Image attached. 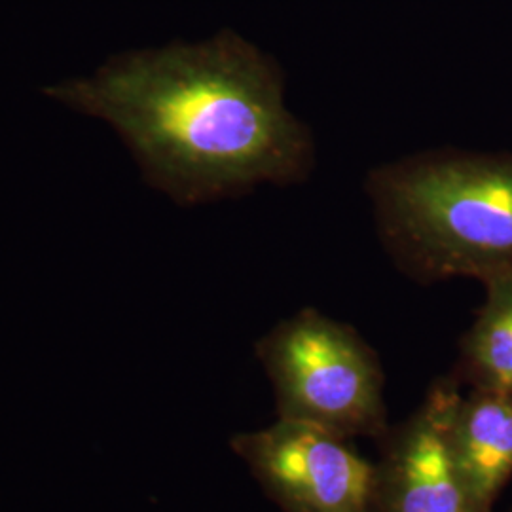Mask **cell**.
<instances>
[{"label":"cell","instance_id":"8992f818","mask_svg":"<svg viewBox=\"0 0 512 512\" xmlns=\"http://www.w3.org/2000/svg\"><path fill=\"white\" fill-rule=\"evenodd\" d=\"M459 475L484 512L512 480V391L467 387L450 425Z\"/></svg>","mask_w":512,"mask_h":512},{"label":"cell","instance_id":"3957f363","mask_svg":"<svg viewBox=\"0 0 512 512\" xmlns=\"http://www.w3.org/2000/svg\"><path fill=\"white\" fill-rule=\"evenodd\" d=\"M255 353L274 389L277 420L351 440L380 442L391 429L382 361L351 325L302 308L268 330Z\"/></svg>","mask_w":512,"mask_h":512},{"label":"cell","instance_id":"6da1fadb","mask_svg":"<svg viewBox=\"0 0 512 512\" xmlns=\"http://www.w3.org/2000/svg\"><path fill=\"white\" fill-rule=\"evenodd\" d=\"M283 88L274 59L222 33L194 46L114 57L93 78L46 93L107 120L150 186L198 205L258 184L308 179L313 137L287 109Z\"/></svg>","mask_w":512,"mask_h":512},{"label":"cell","instance_id":"5b68a950","mask_svg":"<svg viewBox=\"0 0 512 512\" xmlns=\"http://www.w3.org/2000/svg\"><path fill=\"white\" fill-rule=\"evenodd\" d=\"M461 393L463 385L452 374L437 378L420 406L380 440L376 512H484L450 448Z\"/></svg>","mask_w":512,"mask_h":512},{"label":"cell","instance_id":"ba28073f","mask_svg":"<svg viewBox=\"0 0 512 512\" xmlns=\"http://www.w3.org/2000/svg\"><path fill=\"white\" fill-rule=\"evenodd\" d=\"M509 512H512V509H511V511H509Z\"/></svg>","mask_w":512,"mask_h":512},{"label":"cell","instance_id":"52a82bcc","mask_svg":"<svg viewBox=\"0 0 512 512\" xmlns=\"http://www.w3.org/2000/svg\"><path fill=\"white\" fill-rule=\"evenodd\" d=\"M486 298L459 342L452 376L463 387L512 391V272L484 281Z\"/></svg>","mask_w":512,"mask_h":512},{"label":"cell","instance_id":"7a4b0ae2","mask_svg":"<svg viewBox=\"0 0 512 512\" xmlns=\"http://www.w3.org/2000/svg\"><path fill=\"white\" fill-rule=\"evenodd\" d=\"M397 268L418 283L512 272V152L429 150L366 177Z\"/></svg>","mask_w":512,"mask_h":512},{"label":"cell","instance_id":"277c9868","mask_svg":"<svg viewBox=\"0 0 512 512\" xmlns=\"http://www.w3.org/2000/svg\"><path fill=\"white\" fill-rule=\"evenodd\" d=\"M230 448L283 512H376L378 463L348 437L275 418Z\"/></svg>","mask_w":512,"mask_h":512}]
</instances>
